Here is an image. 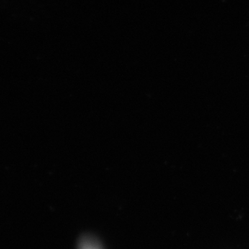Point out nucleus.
<instances>
[{
  "label": "nucleus",
  "instance_id": "f257e3e1",
  "mask_svg": "<svg viewBox=\"0 0 249 249\" xmlns=\"http://www.w3.org/2000/svg\"><path fill=\"white\" fill-rule=\"evenodd\" d=\"M78 249H103L96 238L90 235L83 236L78 242Z\"/></svg>",
  "mask_w": 249,
  "mask_h": 249
}]
</instances>
